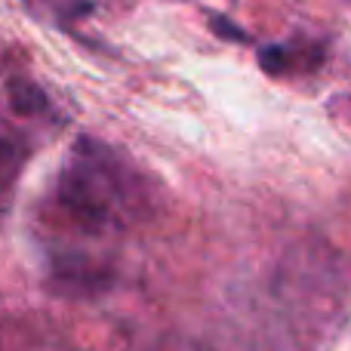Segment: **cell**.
Wrapping results in <instances>:
<instances>
[{
    "mask_svg": "<svg viewBox=\"0 0 351 351\" xmlns=\"http://www.w3.org/2000/svg\"><path fill=\"white\" fill-rule=\"evenodd\" d=\"M158 188L152 176L114 145L77 136L53 185V222L80 237H111L152 219Z\"/></svg>",
    "mask_w": 351,
    "mask_h": 351,
    "instance_id": "6da1fadb",
    "label": "cell"
},
{
    "mask_svg": "<svg viewBox=\"0 0 351 351\" xmlns=\"http://www.w3.org/2000/svg\"><path fill=\"white\" fill-rule=\"evenodd\" d=\"M31 154H34V148H31V139L25 136V130L16 127L12 117L0 121V225L6 222V216L12 210V197H16L19 179H22Z\"/></svg>",
    "mask_w": 351,
    "mask_h": 351,
    "instance_id": "7a4b0ae2",
    "label": "cell"
},
{
    "mask_svg": "<svg viewBox=\"0 0 351 351\" xmlns=\"http://www.w3.org/2000/svg\"><path fill=\"white\" fill-rule=\"evenodd\" d=\"M308 59L311 62H317L321 59V49H308L305 43H296V47H265L259 53V65L265 68L268 74H293V71H299V65H308Z\"/></svg>",
    "mask_w": 351,
    "mask_h": 351,
    "instance_id": "3957f363",
    "label": "cell"
},
{
    "mask_svg": "<svg viewBox=\"0 0 351 351\" xmlns=\"http://www.w3.org/2000/svg\"><path fill=\"white\" fill-rule=\"evenodd\" d=\"M210 22H213V31H216L219 37H225V40H237V43L247 40V34H243V31H234L237 25L228 22V19H222V16H216V12H210Z\"/></svg>",
    "mask_w": 351,
    "mask_h": 351,
    "instance_id": "277c9868",
    "label": "cell"
}]
</instances>
